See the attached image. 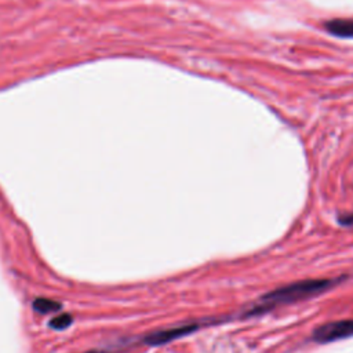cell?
<instances>
[{"instance_id": "cell-6", "label": "cell", "mask_w": 353, "mask_h": 353, "mask_svg": "<svg viewBox=\"0 0 353 353\" xmlns=\"http://www.w3.org/2000/svg\"><path fill=\"white\" fill-rule=\"evenodd\" d=\"M87 353H102V352H87Z\"/></svg>"}, {"instance_id": "cell-4", "label": "cell", "mask_w": 353, "mask_h": 353, "mask_svg": "<svg viewBox=\"0 0 353 353\" xmlns=\"http://www.w3.org/2000/svg\"><path fill=\"white\" fill-rule=\"evenodd\" d=\"M33 309L40 313H50V312L59 309V303L52 299H48V298H37L33 302Z\"/></svg>"}, {"instance_id": "cell-5", "label": "cell", "mask_w": 353, "mask_h": 353, "mask_svg": "<svg viewBox=\"0 0 353 353\" xmlns=\"http://www.w3.org/2000/svg\"><path fill=\"white\" fill-rule=\"evenodd\" d=\"M70 323H72V316L63 313V314H59V316L54 317V319L50 321V327H52V328H55V330H63V328H66L68 325H70Z\"/></svg>"}, {"instance_id": "cell-2", "label": "cell", "mask_w": 353, "mask_h": 353, "mask_svg": "<svg viewBox=\"0 0 353 353\" xmlns=\"http://www.w3.org/2000/svg\"><path fill=\"white\" fill-rule=\"evenodd\" d=\"M327 284V281H309V283H301V284H295V285H290L288 288L284 290H279L274 294L269 295V298H266L268 301L272 302H283V301H292L296 296H303L307 294H312L320 288H323Z\"/></svg>"}, {"instance_id": "cell-1", "label": "cell", "mask_w": 353, "mask_h": 353, "mask_svg": "<svg viewBox=\"0 0 353 353\" xmlns=\"http://www.w3.org/2000/svg\"><path fill=\"white\" fill-rule=\"evenodd\" d=\"M352 335H353V320H346V321H336V323L321 325L314 331L313 338L317 342L324 343V342H331V341L342 339Z\"/></svg>"}, {"instance_id": "cell-3", "label": "cell", "mask_w": 353, "mask_h": 353, "mask_svg": "<svg viewBox=\"0 0 353 353\" xmlns=\"http://www.w3.org/2000/svg\"><path fill=\"white\" fill-rule=\"evenodd\" d=\"M327 32L338 37H353V19H331L324 23Z\"/></svg>"}]
</instances>
